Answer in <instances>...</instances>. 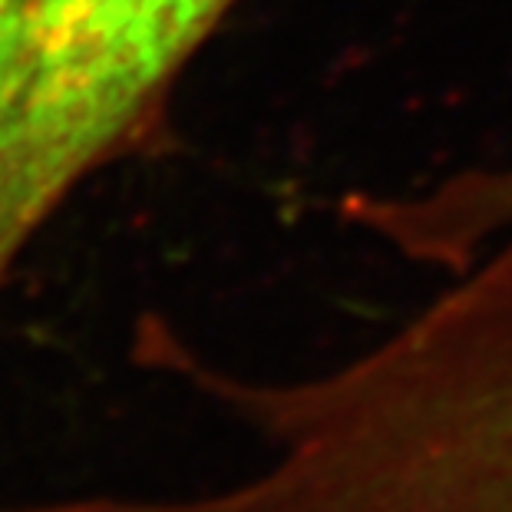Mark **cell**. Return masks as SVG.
<instances>
[{
    "mask_svg": "<svg viewBox=\"0 0 512 512\" xmlns=\"http://www.w3.org/2000/svg\"><path fill=\"white\" fill-rule=\"evenodd\" d=\"M235 0H0V255L152 123Z\"/></svg>",
    "mask_w": 512,
    "mask_h": 512,
    "instance_id": "cell-1",
    "label": "cell"
},
{
    "mask_svg": "<svg viewBox=\"0 0 512 512\" xmlns=\"http://www.w3.org/2000/svg\"><path fill=\"white\" fill-rule=\"evenodd\" d=\"M456 189L466 219L483 245L489 285L512 334V166L496 169L493 176H470Z\"/></svg>",
    "mask_w": 512,
    "mask_h": 512,
    "instance_id": "cell-2",
    "label": "cell"
}]
</instances>
